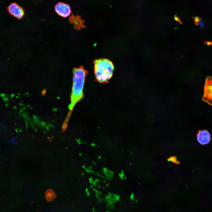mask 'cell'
<instances>
[{
    "label": "cell",
    "instance_id": "6da1fadb",
    "mask_svg": "<svg viewBox=\"0 0 212 212\" xmlns=\"http://www.w3.org/2000/svg\"><path fill=\"white\" fill-rule=\"evenodd\" d=\"M73 85L71 95V102L69 106V111L64 122L62 130L67 129L71 114L76 104L84 97L83 90L85 78L88 71L83 66L74 68L73 70Z\"/></svg>",
    "mask_w": 212,
    "mask_h": 212
},
{
    "label": "cell",
    "instance_id": "7a4b0ae2",
    "mask_svg": "<svg viewBox=\"0 0 212 212\" xmlns=\"http://www.w3.org/2000/svg\"><path fill=\"white\" fill-rule=\"evenodd\" d=\"M93 63L96 81L101 84L108 83L114 69L112 62L108 59L101 58L95 59Z\"/></svg>",
    "mask_w": 212,
    "mask_h": 212
},
{
    "label": "cell",
    "instance_id": "3957f363",
    "mask_svg": "<svg viewBox=\"0 0 212 212\" xmlns=\"http://www.w3.org/2000/svg\"><path fill=\"white\" fill-rule=\"evenodd\" d=\"M204 90L202 100L212 105V76H208L206 78Z\"/></svg>",
    "mask_w": 212,
    "mask_h": 212
},
{
    "label": "cell",
    "instance_id": "277c9868",
    "mask_svg": "<svg viewBox=\"0 0 212 212\" xmlns=\"http://www.w3.org/2000/svg\"><path fill=\"white\" fill-rule=\"evenodd\" d=\"M7 9L9 14L18 19H22L25 14L23 9L14 2L11 3Z\"/></svg>",
    "mask_w": 212,
    "mask_h": 212
},
{
    "label": "cell",
    "instance_id": "5b68a950",
    "mask_svg": "<svg viewBox=\"0 0 212 212\" xmlns=\"http://www.w3.org/2000/svg\"><path fill=\"white\" fill-rule=\"evenodd\" d=\"M54 9L57 14L64 18L69 16L72 12L70 6L62 2L57 3L55 6Z\"/></svg>",
    "mask_w": 212,
    "mask_h": 212
},
{
    "label": "cell",
    "instance_id": "8992f818",
    "mask_svg": "<svg viewBox=\"0 0 212 212\" xmlns=\"http://www.w3.org/2000/svg\"><path fill=\"white\" fill-rule=\"evenodd\" d=\"M198 142L202 145L208 144L211 140V135L207 130H202L198 131L197 135Z\"/></svg>",
    "mask_w": 212,
    "mask_h": 212
},
{
    "label": "cell",
    "instance_id": "52a82bcc",
    "mask_svg": "<svg viewBox=\"0 0 212 212\" xmlns=\"http://www.w3.org/2000/svg\"><path fill=\"white\" fill-rule=\"evenodd\" d=\"M69 21L70 23L74 24V27L77 29L86 27L83 24L85 21L80 16L76 15L75 16L72 14L69 18Z\"/></svg>",
    "mask_w": 212,
    "mask_h": 212
},
{
    "label": "cell",
    "instance_id": "ba28073f",
    "mask_svg": "<svg viewBox=\"0 0 212 212\" xmlns=\"http://www.w3.org/2000/svg\"><path fill=\"white\" fill-rule=\"evenodd\" d=\"M45 197L47 201H51L56 197V196L53 191L52 189H49L47 190L46 191Z\"/></svg>",
    "mask_w": 212,
    "mask_h": 212
},
{
    "label": "cell",
    "instance_id": "9c48e42d",
    "mask_svg": "<svg viewBox=\"0 0 212 212\" xmlns=\"http://www.w3.org/2000/svg\"><path fill=\"white\" fill-rule=\"evenodd\" d=\"M168 160L171 161L174 163L178 164L179 163V161L177 160L176 158L175 157L173 156L170 157Z\"/></svg>",
    "mask_w": 212,
    "mask_h": 212
},
{
    "label": "cell",
    "instance_id": "30bf717a",
    "mask_svg": "<svg viewBox=\"0 0 212 212\" xmlns=\"http://www.w3.org/2000/svg\"><path fill=\"white\" fill-rule=\"evenodd\" d=\"M193 19L194 20L195 24L196 25H198L199 22L201 19L199 17L197 16L193 17Z\"/></svg>",
    "mask_w": 212,
    "mask_h": 212
},
{
    "label": "cell",
    "instance_id": "8fae6325",
    "mask_svg": "<svg viewBox=\"0 0 212 212\" xmlns=\"http://www.w3.org/2000/svg\"><path fill=\"white\" fill-rule=\"evenodd\" d=\"M86 172L87 173H93L94 172V171L92 170H89L88 169H87L86 170Z\"/></svg>",
    "mask_w": 212,
    "mask_h": 212
},
{
    "label": "cell",
    "instance_id": "7c38bea8",
    "mask_svg": "<svg viewBox=\"0 0 212 212\" xmlns=\"http://www.w3.org/2000/svg\"><path fill=\"white\" fill-rule=\"evenodd\" d=\"M89 180L90 183H91V184H92L93 181V178L92 177H91L89 178Z\"/></svg>",
    "mask_w": 212,
    "mask_h": 212
},
{
    "label": "cell",
    "instance_id": "4fadbf2b",
    "mask_svg": "<svg viewBox=\"0 0 212 212\" xmlns=\"http://www.w3.org/2000/svg\"><path fill=\"white\" fill-rule=\"evenodd\" d=\"M92 184L94 186H98L97 183H96V182L95 181H93Z\"/></svg>",
    "mask_w": 212,
    "mask_h": 212
},
{
    "label": "cell",
    "instance_id": "5bb4252c",
    "mask_svg": "<svg viewBox=\"0 0 212 212\" xmlns=\"http://www.w3.org/2000/svg\"><path fill=\"white\" fill-rule=\"evenodd\" d=\"M94 181H95V182H96H96H97H97H98V183H99V182H100V180H99V179H96L94 180Z\"/></svg>",
    "mask_w": 212,
    "mask_h": 212
},
{
    "label": "cell",
    "instance_id": "9a60e30c",
    "mask_svg": "<svg viewBox=\"0 0 212 212\" xmlns=\"http://www.w3.org/2000/svg\"><path fill=\"white\" fill-rule=\"evenodd\" d=\"M206 44L208 45H212V42H206Z\"/></svg>",
    "mask_w": 212,
    "mask_h": 212
},
{
    "label": "cell",
    "instance_id": "2e32d148",
    "mask_svg": "<svg viewBox=\"0 0 212 212\" xmlns=\"http://www.w3.org/2000/svg\"><path fill=\"white\" fill-rule=\"evenodd\" d=\"M119 176L122 179H123V177L122 176V175L121 173H120L119 174Z\"/></svg>",
    "mask_w": 212,
    "mask_h": 212
},
{
    "label": "cell",
    "instance_id": "e0dca14e",
    "mask_svg": "<svg viewBox=\"0 0 212 212\" xmlns=\"http://www.w3.org/2000/svg\"><path fill=\"white\" fill-rule=\"evenodd\" d=\"M90 145L94 147L95 145V144L94 143H91L90 144Z\"/></svg>",
    "mask_w": 212,
    "mask_h": 212
},
{
    "label": "cell",
    "instance_id": "ac0fdd59",
    "mask_svg": "<svg viewBox=\"0 0 212 212\" xmlns=\"http://www.w3.org/2000/svg\"><path fill=\"white\" fill-rule=\"evenodd\" d=\"M92 163L93 164H94L95 165H96L97 164V163L95 162H94L93 161H92Z\"/></svg>",
    "mask_w": 212,
    "mask_h": 212
},
{
    "label": "cell",
    "instance_id": "d6986e66",
    "mask_svg": "<svg viewBox=\"0 0 212 212\" xmlns=\"http://www.w3.org/2000/svg\"><path fill=\"white\" fill-rule=\"evenodd\" d=\"M89 168L90 169H91L92 168V167L90 166L89 167Z\"/></svg>",
    "mask_w": 212,
    "mask_h": 212
},
{
    "label": "cell",
    "instance_id": "ffe728a7",
    "mask_svg": "<svg viewBox=\"0 0 212 212\" xmlns=\"http://www.w3.org/2000/svg\"><path fill=\"white\" fill-rule=\"evenodd\" d=\"M98 158L99 159H100L101 158V156H98Z\"/></svg>",
    "mask_w": 212,
    "mask_h": 212
},
{
    "label": "cell",
    "instance_id": "44dd1931",
    "mask_svg": "<svg viewBox=\"0 0 212 212\" xmlns=\"http://www.w3.org/2000/svg\"><path fill=\"white\" fill-rule=\"evenodd\" d=\"M82 167L83 168H85V165H83Z\"/></svg>",
    "mask_w": 212,
    "mask_h": 212
},
{
    "label": "cell",
    "instance_id": "7402d4cb",
    "mask_svg": "<svg viewBox=\"0 0 212 212\" xmlns=\"http://www.w3.org/2000/svg\"><path fill=\"white\" fill-rule=\"evenodd\" d=\"M85 169L86 170L87 169V167H85Z\"/></svg>",
    "mask_w": 212,
    "mask_h": 212
},
{
    "label": "cell",
    "instance_id": "603a6c76",
    "mask_svg": "<svg viewBox=\"0 0 212 212\" xmlns=\"http://www.w3.org/2000/svg\"><path fill=\"white\" fill-rule=\"evenodd\" d=\"M125 179L126 180V177H124L123 178V179Z\"/></svg>",
    "mask_w": 212,
    "mask_h": 212
},
{
    "label": "cell",
    "instance_id": "cb8c5ba5",
    "mask_svg": "<svg viewBox=\"0 0 212 212\" xmlns=\"http://www.w3.org/2000/svg\"><path fill=\"white\" fill-rule=\"evenodd\" d=\"M106 182V181L105 180H104L103 181V182Z\"/></svg>",
    "mask_w": 212,
    "mask_h": 212
},
{
    "label": "cell",
    "instance_id": "d4e9b609",
    "mask_svg": "<svg viewBox=\"0 0 212 212\" xmlns=\"http://www.w3.org/2000/svg\"><path fill=\"white\" fill-rule=\"evenodd\" d=\"M91 186V187H93V186Z\"/></svg>",
    "mask_w": 212,
    "mask_h": 212
}]
</instances>
